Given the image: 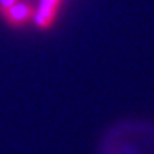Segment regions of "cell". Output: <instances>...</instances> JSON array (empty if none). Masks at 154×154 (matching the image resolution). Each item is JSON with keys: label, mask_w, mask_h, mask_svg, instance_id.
Returning <instances> with one entry per match:
<instances>
[{"label": "cell", "mask_w": 154, "mask_h": 154, "mask_svg": "<svg viewBox=\"0 0 154 154\" xmlns=\"http://www.w3.org/2000/svg\"><path fill=\"white\" fill-rule=\"evenodd\" d=\"M32 14H33V8L29 3H14L11 8H8L3 13L6 22L11 24V25L24 24Z\"/></svg>", "instance_id": "cell-2"}, {"label": "cell", "mask_w": 154, "mask_h": 154, "mask_svg": "<svg viewBox=\"0 0 154 154\" xmlns=\"http://www.w3.org/2000/svg\"><path fill=\"white\" fill-rule=\"evenodd\" d=\"M60 0H41L39 8L35 14V24L38 27H49L55 17V11H57Z\"/></svg>", "instance_id": "cell-3"}, {"label": "cell", "mask_w": 154, "mask_h": 154, "mask_svg": "<svg viewBox=\"0 0 154 154\" xmlns=\"http://www.w3.org/2000/svg\"><path fill=\"white\" fill-rule=\"evenodd\" d=\"M99 154H154V124L123 121L102 135Z\"/></svg>", "instance_id": "cell-1"}, {"label": "cell", "mask_w": 154, "mask_h": 154, "mask_svg": "<svg viewBox=\"0 0 154 154\" xmlns=\"http://www.w3.org/2000/svg\"><path fill=\"white\" fill-rule=\"evenodd\" d=\"M14 3H16V0H0V13L3 14V13L8 8H11Z\"/></svg>", "instance_id": "cell-4"}]
</instances>
